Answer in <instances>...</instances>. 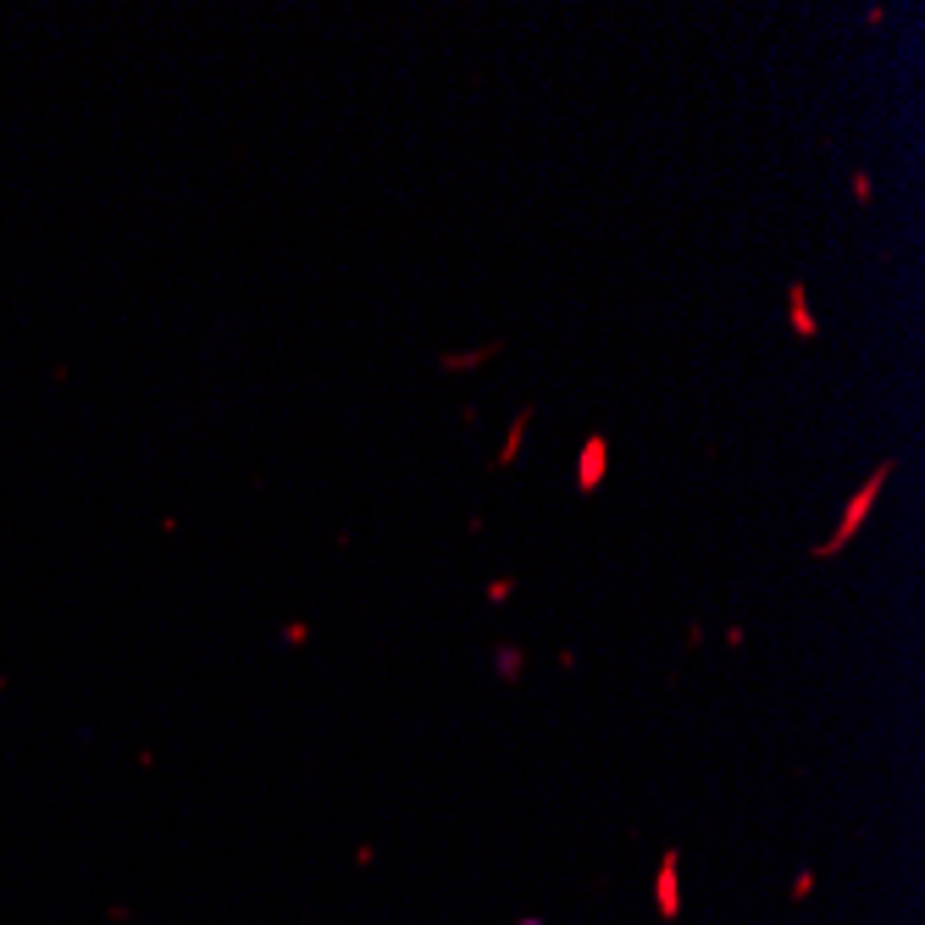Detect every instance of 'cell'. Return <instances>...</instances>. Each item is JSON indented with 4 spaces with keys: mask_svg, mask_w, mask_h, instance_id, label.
Listing matches in <instances>:
<instances>
[{
    "mask_svg": "<svg viewBox=\"0 0 925 925\" xmlns=\"http://www.w3.org/2000/svg\"><path fill=\"white\" fill-rule=\"evenodd\" d=\"M892 471H898V460H881V466L870 471V482H865V488H859V493H853V499H848V510H842L837 532H831V538H826V543H820V549H815L820 560H831V554H842V549H848V538H853V532H859V527H865L870 505H876V499H881V488H887V482H892Z\"/></svg>",
    "mask_w": 925,
    "mask_h": 925,
    "instance_id": "cell-1",
    "label": "cell"
},
{
    "mask_svg": "<svg viewBox=\"0 0 925 925\" xmlns=\"http://www.w3.org/2000/svg\"><path fill=\"white\" fill-rule=\"evenodd\" d=\"M604 471H610V444H604L599 433L588 438V444H582V455H577V488L582 493H593L604 482Z\"/></svg>",
    "mask_w": 925,
    "mask_h": 925,
    "instance_id": "cell-2",
    "label": "cell"
},
{
    "mask_svg": "<svg viewBox=\"0 0 925 925\" xmlns=\"http://www.w3.org/2000/svg\"><path fill=\"white\" fill-rule=\"evenodd\" d=\"M787 316H793V333L798 338H815V311H809V283H787Z\"/></svg>",
    "mask_w": 925,
    "mask_h": 925,
    "instance_id": "cell-3",
    "label": "cell"
},
{
    "mask_svg": "<svg viewBox=\"0 0 925 925\" xmlns=\"http://www.w3.org/2000/svg\"><path fill=\"white\" fill-rule=\"evenodd\" d=\"M532 416H538V410H521V416L516 421H510V433H505V449H499V460H493V466H510V460H516V449H521V433H527V427H532Z\"/></svg>",
    "mask_w": 925,
    "mask_h": 925,
    "instance_id": "cell-4",
    "label": "cell"
},
{
    "mask_svg": "<svg viewBox=\"0 0 925 925\" xmlns=\"http://www.w3.org/2000/svg\"><path fill=\"white\" fill-rule=\"evenodd\" d=\"M499 355V344H482V349H471V355H444V372H471V366H482V361H493Z\"/></svg>",
    "mask_w": 925,
    "mask_h": 925,
    "instance_id": "cell-5",
    "label": "cell"
},
{
    "mask_svg": "<svg viewBox=\"0 0 925 925\" xmlns=\"http://www.w3.org/2000/svg\"><path fill=\"white\" fill-rule=\"evenodd\" d=\"M493 665H499V676H505V682H521V649L499 643V649H493Z\"/></svg>",
    "mask_w": 925,
    "mask_h": 925,
    "instance_id": "cell-6",
    "label": "cell"
},
{
    "mask_svg": "<svg viewBox=\"0 0 925 925\" xmlns=\"http://www.w3.org/2000/svg\"><path fill=\"white\" fill-rule=\"evenodd\" d=\"M305 637H311V626L305 621H294V626H283V643H289V649H300Z\"/></svg>",
    "mask_w": 925,
    "mask_h": 925,
    "instance_id": "cell-7",
    "label": "cell"
},
{
    "mask_svg": "<svg viewBox=\"0 0 925 925\" xmlns=\"http://www.w3.org/2000/svg\"><path fill=\"white\" fill-rule=\"evenodd\" d=\"M510 599V582H488V604H505Z\"/></svg>",
    "mask_w": 925,
    "mask_h": 925,
    "instance_id": "cell-8",
    "label": "cell"
}]
</instances>
